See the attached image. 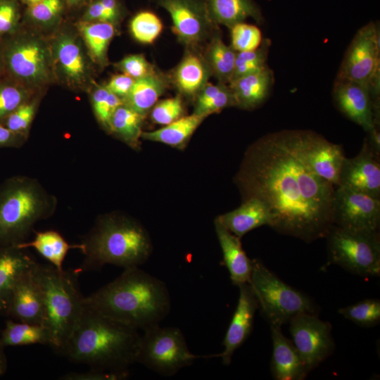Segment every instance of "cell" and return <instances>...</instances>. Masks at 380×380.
Wrapping results in <instances>:
<instances>
[{"instance_id": "6da1fadb", "label": "cell", "mask_w": 380, "mask_h": 380, "mask_svg": "<svg viewBox=\"0 0 380 380\" xmlns=\"http://www.w3.org/2000/svg\"><path fill=\"white\" fill-rule=\"evenodd\" d=\"M308 130L268 134L247 150L235 181L243 198L268 208L270 227L311 243L334 226L335 186L318 177L305 158Z\"/></svg>"}, {"instance_id": "7a4b0ae2", "label": "cell", "mask_w": 380, "mask_h": 380, "mask_svg": "<svg viewBox=\"0 0 380 380\" xmlns=\"http://www.w3.org/2000/svg\"><path fill=\"white\" fill-rule=\"evenodd\" d=\"M85 305L137 330L163 320L171 308L166 284L139 267L124 268L122 274L84 297Z\"/></svg>"}, {"instance_id": "3957f363", "label": "cell", "mask_w": 380, "mask_h": 380, "mask_svg": "<svg viewBox=\"0 0 380 380\" xmlns=\"http://www.w3.org/2000/svg\"><path fill=\"white\" fill-rule=\"evenodd\" d=\"M140 338L139 330L85 305L62 355L91 369L128 371L137 362Z\"/></svg>"}, {"instance_id": "277c9868", "label": "cell", "mask_w": 380, "mask_h": 380, "mask_svg": "<svg viewBox=\"0 0 380 380\" xmlns=\"http://www.w3.org/2000/svg\"><path fill=\"white\" fill-rule=\"evenodd\" d=\"M80 245L84 255L80 272L99 270L108 264L139 267L152 251L150 237L141 225L115 215L99 218Z\"/></svg>"}, {"instance_id": "5b68a950", "label": "cell", "mask_w": 380, "mask_h": 380, "mask_svg": "<svg viewBox=\"0 0 380 380\" xmlns=\"http://www.w3.org/2000/svg\"><path fill=\"white\" fill-rule=\"evenodd\" d=\"M79 270L56 269L35 262L32 275L42 295L43 326L50 336L49 346L62 354L85 308L78 282Z\"/></svg>"}, {"instance_id": "8992f818", "label": "cell", "mask_w": 380, "mask_h": 380, "mask_svg": "<svg viewBox=\"0 0 380 380\" xmlns=\"http://www.w3.org/2000/svg\"><path fill=\"white\" fill-rule=\"evenodd\" d=\"M54 203L34 180L20 178L10 184L0 196V245L24 242L34 224L53 212Z\"/></svg>"}, {"instance_id": "52a82bcc", "label": "cell", "mask_w": 380, "mask_h": 380, "mask_svg": "<svg viewBox=\"0 0 380 380\" xmlns=\"http://www.w3.org/2000/svg\"><path fill=\"white\" fill-rule=\"evenodd\" d=\"M248 283L270 325L281 327L300 313L317 314V306L308 296L285 283L258 259L252 260Z\"/></svg>"}, {"instance_id": "ba28073f", "label": "cell", "mask_w": 380, "mask_h": 380, "mask_svg": "<svg viewBox=\"0 0 380 380\" xmlns=\"http://www.w3.org/2000/svg\"><path fill=\"white\" fill-rule=\"evenodd\" d=\"M198 358H207V355L191 353L177 327L157 324L144 330L141 335L137 362L161 376H172Z\"/></svg>"}, {"instance_id": "9c48e42d", "label": "cell", "mask_w": 380, "mask_h": 380, "mask_svg": "<svg viewBox=\"0 0 380 380\" xmlns=\"http://www.w3.org/2000/svg\"><path fill=\"white\" fill-rule=\"evenodd\" d=\"M326 238L330 263L360 277L379 276V231H353L334 225Z\"/></svg>"}, {"instance_id": "30bf717a", "label": "cell", "mask_w": 380, "mask_h": 380, "mask_svg": "<svg viewBox=\"0 0 380 380\" xmlns=\"http://www.w3.org/2000/svg\"><path fill=\"white\" fill-rule=\"evenodd\" d=\"M380 46L379 26L369 22L356 33L340 66L337 80L357 83L373 97L379 94Z\"/></svg>"}, {"instance_id": "8fae6325", "label": "cell", "mask_w": 380, "mask_h": 380, "mask_svg": "<svg viewBox=\"0 0 380 380\" xmlns=\"http://www.w3.org/2000/svg\"><path fill=\"white\" fill-rule=\"evenodd\" d=\"M292 342L309 374L334 352L335 343L332 326L320 319L317 314L300 313L289 321Z\"/></svg>"}, {"instance_id": "7c38bea8", "label": "cell", "mask_w": 380, "mask_h": 380, "mask_svg": "<svg viewBox=\"0 0 380 380\" xmlns=\"http://www.w3.org/2000/svg\"><path fill=\"white\" fill-rule=\"evenodd\" d=\"M380 198L343 186H336L334 199V225L353 231L377 232Z\"/></svg>"}, {"instance_id": "4fadbf2b", "label": "cell", "mask_w": 380, "mask_h": 380, "mask_svg": "<svg viewBox=\"0 0 380 380\" xmlns=\"http://www.w3.org/2000/svg\"><path fill=\"white\" fill-rule=\"evenodd\" d=\"M338 186L380 198L379 154L373 150L367 139L356 156L345 158Z\"/></svg>"}, {"instance_id": "5bb4252c", "label": "cell", "mask_w": 380, "mask_h": 380, "mask_svg": "<svg viewBox=\"0 0 380 380\" xmlns=\"http://www.w3.org/2000/svg\"><path fill=\"white\" fill-rule=\"evenodd\" d=\"M49 53L46 47L34 39H25L12 44L6 53L11 72L27 82L39 84L49 77Z\"/></svg>"}, {"instance_id": "9a60e30c", "label": "cell", "mask_w": 380, "mask_h": 380, "mask_svg": "<svg viewBox=\"0 0 380 380\" xmlns=\"http://www.w3.org/2000/svg\"><path fill=\"white\" fill-rule=\"evenodd\" d=\"M158 4L170 14L174 32L186 44L202 39L214 24L204 0H158Z\"/></svg>"}, {"instance_id": "2e32d148", "label": "cell", "mask_w": 380, "mask_h": 380, "mask_svg": "<svg viewBox=\"0 0 380 380\" xmlns=\"http://www.w3.org/2000/svg\"><path fill=\"white\" fill-rule=\"evenodd\" d=\"M334 98L338 108L368 133L377 128V103L370 91L355 82L337 80Z\"/></svg>"}, {"instance_id": "e0dca14e", "label": "cell", "mask_w": 380, "mask_h": 380, "mask_svg": "<svg viewBox=\"0 0 380 380\" xmlns=\"http://www.w3.org/2000/svg\"><path fill=\"white\" fill-rule=\"evenodd\" d=\"M238 287V303L222 342L224 350L219 354L208 355V358L221 357L222 362L225 366L231 364L234 353L251 334L255 312L259 309L258 300L250 284H242Z\"/></svg>"}, {"instance_id": "ac0fdd59", "label": "cell", "mask_w": 380, "mask_h": 380, "mask_svg": "<svg viewBox=\"0 0 380 380\" xmlns=\"http://www.w3.org/2000/svg\"><path fill=\"white\" fill-rule=\"evenodd\" d=\"M304 152L306 161L313 172L335 187L338 186L346 158L342 146L308 130Z\"/></svg>"}, {"instance_id": "d6986e66", "label": "cell", "mask_w": 380, "mask_h": 380, "mask_svg": "<svg viewBox=\"0 0 380 380\" xmlns=\"http://www.w3.org/2000/svg\"><path fill=\"white\" fill-rule=\"evenodd\" d=\"M32 267L17 281L4 314L18 322L43 325L44 302Z\"/></svg>"}, {"instance_id": "ffe728a7", "label": "cell", "mask_w": 380, "mask_h": 380, "mask_svg": "<svg viewBox=\"0 0 380 380\" xmlns=\"http://www.w3.org/2000/svg\"><path fill=\"white\" fill-rule=\"evenodd\" d=\"M281 327L270 325L272 355L270 371L276 380H303L308 374L291 340L282 333Z\"/></svg>"}, {"instance_id": "44dd1931", "label": "cell", "mask_w": 380, "mask_h": 380, "mask_svg": "<svg viewBox=\"0 0 380 380\" xmlns=\"http://www.w3.org/2000/svg\"><path fill=\"white\" fill-rule=\"evenodd\" d=\"M214 224L223 261L229 271L232 283L237 286L248 283L252 272V260L248 258L243 251L240 238L229 232L217 217Z\"/></svg>"}, {"instance_id": "7402d4cb", "label": "cell", "mask_w": 380, "mask_h": 380, "mask_svg": "<svg viewBox=\"0 0 380 380\" xmlns=\"http://www.w3.org/2000/svg\"><path fill=\"white\" fill-rule=\"evenodd\" d=\"M36 262L16 246L0 247V313H4L20 277Z\"/></svg>"}, {"instance_id": "603a6c76", "label": "cell", "mask_w": 380, "mask_h": 380, "mask_svg": "<svg viewBox=\"0 0 380 380\" xmlns=\"http://www.w3.org/2000/svg\"><path fill=\"white\" fill-rule=\"evenodd\" d=\"M53 48L56 63L67 82L73 85L83 84L87 79L88 68L79 42L72 35L61 34Z\"/></svg>"}, {"instance_id": "cb8c5ba5", "label": "cell", "mask_w": 380, "mask_h": 380, "mask_svg": "<svg viewBox=\"0 0 380 380\" xmlns=\"http://www.w3.org/2000/svg\"><path fill=\"white\" fill-rule=\"evenodd\" d=\"M217 218L229 232L240 239L257 227L270 226L271 222V215L267 205L253 197L244 199L241 206Z\"/></svg>"}, {"instance_id": "d4e9b609", "label": "cell", "mask_w": 380, "mask_h": 380, "mask_svg": "<svg viewBox=\"0 0 380 380\" xmlns=\"http://www.w3.org/2000/svg\"><path fill=\"white\" fill-rule=\"evenodd\" d=\"M273 83V73L268 68L229 82L235 106L244 109L259 106L267 99Z\"/></svg>"}, {"instance_id": "484cf974", "label": "cell", "mask_w": 380, "mask_h": 380, "mask_svg": "<svg viewBox=\"0 0 380 380\" xmlns=\"http://www.w3.org/2000/svg\"><path fill=\"white\" fill-rule=\"evenodd\" d=\"M204 2L214 24L230 28L248 18L259 23L263 20L259 6L253 0H204Z\"/></svg>"}, {"instance_id": "4316f807", "label": "cell", "mask_w": 380, "mask_h": 380, "mask_svg": "<svg viewBox=\"0 0 380 380\" xmlns=\"http://www.w3.org/2000/svg\"><path fill=\"white\" fill-rule=\"evenodd\" d=\"M165 87V80L154 72L135 80L123 102L144 116L156 103Z\"/></svg>"}, {"instance_id": "83f0119b", "label": "cell", "mask_w": 380, "mask_h": 380, "mask_svg": "<svg viewBox=\"0 0 380 380\" xmlns=\"http://www.w3.org/2000/svg\"><path fill=\"white\" fill-rule=\"evenodd\" d=\"M20 248H34L51 265L59 270H63V263L68 251L80 245H70L58 232L53 230L36 232L34 238L30 242H22L15 245Z\"/></svg>"}, {"instance_id": "f1b7e54d", "label": "cell", "mask_w": 380, "mask_h": 380, "mask_svg": "<svg viewBox=\"0 0 380 380\" xmlns=\"http://www.w3.org/2000/svg\"><path fill=\"white\" fill-rule=\"evenodd\" d=\"M209 70L197 55L188 53L178 65L175 81L178 89L187 96H194L206 84Z\"/></svg>"}, {"instance_id": "f546056e", "label": "cell", "mask_w": 380, "mask_h": 380, "mask_svg": "<svg viewBox=\"0 0 380 380\" xmlns=\"http://www.w3.org/2000/svg\"><path fill=\"white\" fill-rule=\"evenodd\" d=\"M77 27L91 58L99 65H105L108 47L115 34L114 24L82 20Z\"/></svg>"}, {"instance_id": "4dcf8cb0", "label": "cell", "mask_w": 380, "mask_h": 380, "mask_svg": "<svg viewBox=\"0 0 380 380\" xmlns=\"http://www.w3.org/2000/svg\"><path fill=\"white\" fill-rule=\"evenodd\" d=\"M205 118L193 113L182 117L160 129L142 132L141 137L146 140L179 147L185 144Z\"/></svg>"}, {"instance_id": "1f68e13d", "label": "cell", "mask_w": 380, "mask_h": 380, "mask_svg": "<svg viewBox=\"0 0 380 380\" xmlns=\"http://www.w3.org/2000/svg\"><path fill=\"white\" fill-rule=\"evenodd\" d=\"M0 339L5 347L50 343L49 334L43 325L11 319L6 322Z\"/></svg>"}, {"instance_id": "d6a6232c", "label": "cell", "mask_w": 380, "mask_h": 380, "mask_svg": "<svg viewBox=\"0 0 380 380\" xmlns=\"http://www.w3.org/2000/svg\"><path fill=\"white\" fill-rule=\"evenodd\" d=\"M144 117L123 103L113 114L110 129L119 135L129 146L137 147L142 134L141 125Z\"/></svg>"}, {"instance_id": "836d02e7", "label": "cell", "mask_w": 380, "mask_h": 380, "mask_svg": "<svg viewBox=\"0 0 380 380\" xmlns=\"http://www.w3.org/2000/svg\"><path fill=\"white\" fill-rule=\"evenodd\" d=\"M236 51L215 37L208 49V65L221 82H229L234 69Z\"/></svg>"}, {"instance_id": "e575fe53", "label": "cell", "mask_w": 380, "mask_h": 380, "mask_svg": "<svg viewBox=\"0 0 380 380\" xmlns=\"http://www.w3.org/2000/svg\"><path fill=\"white\" fill-rule=\"evenodd\" d=\"M338 312L346 319L362 327H372L380 322V300L365 299L339 308Z\"/></svg>"}, {"instance_id": "d590c367", "label": "cell", "mask_w": 380, "mask_h": 380, "mask_svg": "<svg viewBox=\"0 0 380 380\" xmlns=\"http://www.w3.org/2000/svg\"><path fill=\"white\" fill-rule=\"evenodd\" d=\"M270 46V41L265 39L255 50L237 52L230 82L238 77L258 72L267 68L266 61Z\"/></svg>"}, {"instance_id": "8d00e7d4", "label": "cell", "mask_w": 380, "mask_h": 380, "mask_svg": "<svg viewBox=\"0 0 380 380\" xmlns=\"http://www.w3.org/2000/svg\"><path fill=\"white\" fill-rule=\"evenodd\" d=\"M129 28L132 36L138 42L151 44L161 33L163 23L153 12L143 11L134 15L129 23Z\"/></svg>"}, {"instance_id": "74e56055", "label": "cell", "mask_w": 380, "mask_h": 380, "mask_svg": "<svg viewBox=\"0 0 380 380\" xmlns=\"http://www.w3.org/2000/svg\"><path fill=\"white\" fill-rule=\"evenodd\" d=\"M92 106L101 125L110 129V120L115 110L124 102L106 87H97L92 94Z\"/></svg>"}, {"instance_id": "f35d334b", "label": "cell", "mask_w": 380, "mask_h": 380, "mask_svg": "<svg viewBox=\"0 0 380 380\" xmlns=\"http://www.w3.org/2000/svg\"><path fill=\"white\" fill-rule=\"evenodd\" d=\"M230 29L231 46L236 52L253 51L261 45L262 33L257 26L241 22Z\"/></svg>"}, {"instance_id": "ab89813d", "label": "cell", "mask_w": 380, "mask_h": 380, "mask_svg": "<svg viewBox=\"0 0 380 380\" xmlns=\"http://www.w3.org/2000/svg\"><path fill=\"white\" fill-rule=\"evenodd\" d=\"M183 113L182 101L179 96H175L156 103L151 117L155 123L167 125L182 118Z\"/></svg>"}, {"instance_id": "60d3db41", "label": "cell", "mask_w": 380, "mask_h": 380, "mask_svg": "<svg viewBox=\"0 0 380 380\" xmlns=\"http://www.w3.org/2000/svg\"><path fill=\"white\" fill-rule=\"evenodd\" d=\"M63 0H42L28 6L30 18L39 23H49L56 19L63 8Z\"/></svg>"}, {"instance_id": "b9f144b4", "label": "cell", "mask_w": 380, "mask_h": 380, "mask_svg": "<svg viewBox=\"0 0 380 380\" xmlns=\"http://www.w3.org/2000/svg\"><path fill=\"white\" fill-rule=\"evenodd\" d=\"M117 66L124 74L134 80L154 72L151 65L141 54L127 56L120 61Z\"/></svg>"}, {"instance_id": "7bdbcfd3", "label": "cell", "mask_w": 380, "mask_h": 380, "mask_svg": "<svg viewBox=\"0 0 380 380\" xmlns=\"http://www.w3.org/2000/svg\"><path fill=\"white\" fill-rule=\"evenodd\" d=\"M35 113L34 103H23L13 111L8 117L6 125L14 133L20 132L27 129Z\"/></svg>"}, {"instance_id": "ee69618b", "label": "cell", "mask_w": 380, "mask_h": 380, "mask_svg": "<svg viewBox=\"0 0 380 380\" xmlns=\"http://www.w3.org/2000/svg\"><path fill=\"white\" fill-rule=\"evenodd\" d=\"M23 92L14 86L0 87V119L9 115L23 104Z\"/></svg>"}, {"instance_id": "f6af8a7d", "label": "cell", "mask_w": 380, "mask_h": 380, "mask_svg": "<svg viewBox=\"0 0 380 380\" xmlns=\"http://www.w3.org/2000/svg\"><path fill=\"white\" fill-rule=\"evenodd\" d=\"M129 377V370L110 372L91 369L84 372H69L60 378L61 380H123Z\"/></svg>"}, {"instance_id": "bcb514c9", "label": "cell", "mask_w": 380, "mask_h": 380, "mask_svg": "<svg viewBox=\"0 0 380 380\" xmlns=\"http://www.w3.org/2000/svg\"><path fill=\"white\" fill-rule=\"evenodd\" d=\"M120 18L108 11L99 0H94L87 8L84 20L89 22H106L115 24Z\"/></svg>"}, {"instance_id": "7dc6e473", "label": "cell", "mask_w": 380, "mask_h": 380, "mask_svg": "<svg viewBox=\"0 0 380 380\" xmlns=\"http://www.w3.org/2000/svg\"><path fill=\"white\" fill-rule=\"evenodd\" d=\"M18 19V11L13 3L4 1L0 3V34L11 30Z\"/></svg>"}, {"instance_id": "c3c4849f", "label": "cell", "mask_w": 380, "mask_h": 380, "mask_svg": "<svg viewBox=\"0 0 380 380\" xmlns=\"http://www.w3.org/2000/svg\"><path fill=\"white\" fill-rule=\"evenodd\" d=\"M134 80L124 73L118 74L113 76L105 87L120 98L125 99L129 94Z\"/></svg>"}, {"instance_id": "681fc988", "label": "cell", "mask_w": 380, "mask_h": 380, "mask_svg": "<svg viewBox=\"0 0 380 380\" xmlns=\"http://www.w3.org/2000/svg\"><path fill=\"white\" fill-rule=\"evenodd\" d=\"M14 132L7 127L0 125V145L6 144L11 141L14 138Z\"/></svg>"}, {"instance_id": "f907efd6", "label": "cell", "mask_w": 380, "mask_h": 380, "mask_svg": "<svg viewBox=\"0 0 380 380\" xmlns=\"http://www.w3.org/2000/svg\"><path fill=\"white\" fill-rule=\"evenodd\" d=\"M4 348L5 346L0 339V376L4 374L7 369V359Z\"/></svg>"}, {"instance_id": "816d5d0a", "label": "cell", "mask_w": 380, "mask_h": 380, "mask_svg": "<svg viewBox=\"0 0 380 380\" xmlns=\"http://www.w3.org/2000/svg\"><path fill=\"white\" fill-rule=\"evenodd\" d=\"M70 7H77L83 5L88 0H63Z\"/></svg>"}, {"instance_id": "f5cc1de1", "label": "cell", "mask_w": 380, "mask_h": 380, "mask_svg": "<svg viewBox=\"0 0 380 380\" xmlns=\"http://www.w3.org/2000/svg\"><path fill=\"white\" fill-rule=\"evenodd\" d=\"M23 3L27 4L28 6L37 3L42 0H20Z\"/></svg>"}]
</instances>
